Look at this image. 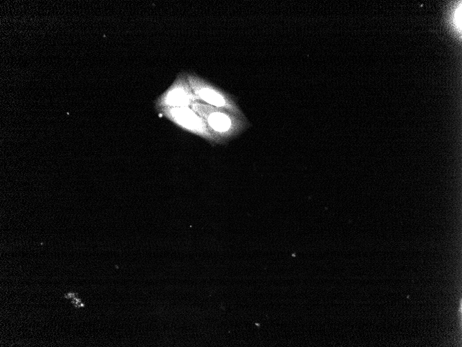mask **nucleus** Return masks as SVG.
Returning <instances> with one entry per match:
<instances>
[{
	"instance_id": "nucleus-1",
	"label": "nucleus",
	"mask_w": 462,
	"mask_h": 347,
	"mask_svg": "<svg viewBox=\"0 0 462 347\" xmlns=\"http://www.w3.org/2000/svg\"><path fill=\"white\" fill-rule=\"evenodd\" d=\"M190 107L204 119L210 132L222 144L236 138L250 127L246 117H239L201 101L193 103Z\"/></svg>"
},
{
	"instance_id": "nucleus-2",
	"label": "nucleus",
	"mask_w": 462,
	"mask_h": 347,
	"mask_svg": "<svg viewBox=\"0 0 462 347\" xmlns=\"http://www.w3.org/2000/svg\"><path fill=\"white\" fill-rule=\"evenodd\" d=\"M186 75L192 91L201 102L246 117L232 95L194 72H186Z\"/></svg>"
},
{
	"instance_id": "nucleus-3",
	"label": "nucleus",
	"mask_w": 462,
	"mask_h": 347,
	"mask_svg": "<svg viewBox=\"0 0 462 347\" xmlns=\"http://www.w3.org/2000/svg\"><path fill=\"white\" fill-rule=\"evenodd\" d=\"M158 114L181 130L198 136L211 144H222L209 130L204 119L191 107L156 108Z\"/></svg>"
},
{
	"instance_id": "nucleus-4",
	"label": "nucleus",
	"mask_w": 462,
	"mask_h": 347,
	"mask_svg": "<svg viewBox=\"0 0 462 347\" xmlns=\"http://www.w3.org/2000/svg\"><path fill=\"white\" fill-rule=\"evenodd\" d=\"M201 100L192 91L186 72L177 74L170 86L154 101L155 108L187 107Z\"/></svg>"
},
{
	"instance_id": "nucleus-5",
	"label": "nucleus",
	"mask_w": 462,
	"mask_h": 347,
	"mask_svg": "<svg viewBox=\"0 0 462 347\" xmlns=\"http://www.w3.org/2000/svg\"><path fill=\"white\" fill-rule=\"evenodd\" d=\"M76 307L80 308L84 305L82 301L80 300L77 303L75 304Z\"/></svg>"
}]
</instances>
